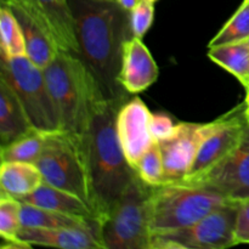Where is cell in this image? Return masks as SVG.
<instances>
[{
  "label": "cell",
  "instance_id": "cell-1",
  "mask_svg": "<svg viewBox=\"0 0 249 249\" xmlns=\"http://www.w3.org/2000/svg\"><path fill=\"white\" fill-rule=\"evenodd\" d=\"M79 56L100 82L108 100L126 99L119 83L123 46L133 36L129 11L116 0H68Z\"/></svg>",
  "mask_w": 249,
  "mask_h": 249
},
{
  "label": "cell",
  "instance_id": "cell-2",
  "mask_svg": "<svg viewBox=\"0 0 249 249\" xmlns=\"http://www.w3.org/2000/svg\"><path fill=\"white\" fill-rule=\"evenodd\" d=\"M126 99L108 100L95 114L85 134L92 202L101 221L138 178L123 152L116 128L117 113Z\"/></svg>",
  "mask_w": 249,
  "mask_h": 249
},
{
  "label": "cell",
  "instance_id": "cell-3",
  "mask_svg": "<svg viewBox=\"0 0 249 249\" xmlns=\"http://www.w3.org/2000/svg\"><path fill=\"white\" fill-rule=\"evenodd\" d=\"M44 74L61 130L85 135L95 114L108 101L92 71L79 55L58 51Z\"/></svg>",
  "mask_w": 249,
  "mask_h": 249
},
{
  "label": "cell",
  "instance_id": "cell-4",
  "mask_svg": "<svg viewBox=\"0 0 249 249\" xmlns=\"http://www.w3.org/2000/svg\"><path fill=\"white\" fill-rule=\"evenodd\" d=\"M229 203L232 201L202 185L181 181L151 186V233L187 228Z\"/></svg>",
  "mask_w": 249,
  "mask_h": 249
},
{
  "label": "cell",
  "instance_id": "cell-5",
  "mask_svg": "<svg viewBox=\"0 0 249 249\" xmlns=\"http://www.w3.org/2000/svg\"><path fill=\"white\" fill-rule=\"evenodd\" d=\"M36 165L45 184L71 192L94 208L85 135L61 129L46 133Z\"/></svg>",
  "mask_w": 249,
  "mask_h": 249
},
{
  "label": "cell",
  "instance_id": "cell-6",
  "mask_svg": "<svg viewBox=\"0 0 249 249\" xmlns=\"http://www.w3.org/2000/svg\"><path fill=\"white\" fill-rule=\"evenodd\" d=\"M151 186L136 178L100 225L104 249H150Z\"/></svg>",
  "mask_w": 249,
  "mask_h": 249
},
{
  "label": "cell",
  "instance_id": "cell-7",
  "mask_svg": "<svg viewBox=\"0 0 249 249\" xmlns=\"http://www.w3.org/2000/svg\"><path fill=\"white\" fill-rule=\"evenodd\" d=\"M0 78L16 92L32 125L36 130L44 133L60 130V118L43 68L27 56H1Z\"/></svg>",
  "mask_w": 249,
  "mask_h": 249
},
{
  "label": "cell",
  "instance_id": "cell-8",
  "mask_svg": "<svg viewBox=\"0 0 249 249\" xmlns=\"http://www.w3.org/2000/svg\"><path fill=\"white\" fill-rule=\"evenodd\" d=\"M238 204H226L187 228L151 233L150 249H223L236 246Z\"/></svg>",
  "mask_w": 249,
  "mask_h": 249
},
{
  "label": "cell",
  "instance_id": "cell-9",
  "mask_svg": "<svg viewBox=\"0 0 249 249\" xmlns=\"http://www.w3.org/2000/svg\"><path fill=\"white\" fill-rule=\"evenodd\" d=\"M221 117L204 124L178 123L169 138L157 141L164 169L163 184L180 182L187 177L202 141L219 125Z\"/></svg>",
  "mask_w": 249,
  "mask_h": 249
},
{
  "label": "cell",
  "instance_id": "cell-10",
  "mask_svg": "<svg viewBox=\"0 0 249 249\" xmlns=\"http://www.w3.org/2000/svg\"><path fill=\"white\" fill-rule=\"evenodd\" d=\"M184 182L208 187L229 201L240 203L249 199V125L235 150L203 174Z\"/></svg>",
  "mask_w": 249,
  "mask_h": 249
},
{
  "label": "cell",
  "instance_id": "cell-11",
  "mask_svg": "<svg viewBox=\"0 0 249 249\" xmlns=\"http://www.w3.org/2000/svg\"><path fill=\"white\" fill-rule=\"evenodd\" d=\"M246 109L247 105L245 102L221 116L219 125L202 141L191 169L184 180L199 177L237 147L249 125Z\"/></svg>",
  "mask_w": 249,
  "mask_h": 249
},
{
  "label": "cell",
  "instance_id": "cell-12",
  "mask_svg": "<svg viewBox=\"0 0 249 249\" xmlns=\"http://www.w3.org/2000/svg\"><path fill=\"white\" fill-rule=\"evenodd\" d=\"M14 12L26 43V56L40 68H45L60 50L48 19L27 0H1Z\"/></svg>",
  "mask_w": 249,
  "mask_h": 249
},
{
  "label": "cell",
  "instance_id": "cell-13",
  "mask_svg": "<svg viewBox=\"0 0 249 249\" xmlns=\"http://www.w3.org/2000/svg\"><path fill=\"white\" fill-rule=\"evenodd\" d=\"M151 117L152 112L138 96L130 101L126 100L117 113L116 128L119 142L134 169L155 141L151 133Z\"/></svg>",
  "mask_w": 249,
  "mask_h": 249
},
{
  "label": "cell",
  "instance_id": "cell-14",
  "mask_svg": "<svg viewBox=\"0 0 249 249\" xmlns=\"http://www.w3.org/2000/svg\"><path fill=\"white\" fill-rule=\"evenodd\" d=\"M158 66L140 38L124 43L119 83L128 94L145 91L158 79Z\"/></svg>",
  "mask_w": 249,
  "mask_h": 249
},
{
  "label": "cell",
  "instance_id": "cell-15",
  "mask_svg": "<svg viewBox=\"0 0 249 249\" xmlns=\"http://www.w3.org/2000/svg\"><path fill=\"white\" fill-rule=\"evenodd\" d=\"M18 240L28 246L63 249H104L97 231L90 229L22 228Z\"/></svg>",
  "mask_w": 249,
  "mask_h": 249
},
{
  "label": "cell",
  "instance_id": "cell-16",
  "mask_svg": "<svg viewBox=\"0 0 249 249\" xmlns=\"http://www.w3.org/2000/svg\"><path fill=\"white\" fill-rule=\"evenodd\" d=\"M16 199H18L21 203L33 204V206L40 207V208L50 209V211L67 214V215L77 216V218L96 220L100 223L99 215L94 211V208L85 201H83L80 197L65 191V190L51 186L45 182H43L32 194Z\"/></svg>",
  "mask_w": 249,
  "mask_h": 249
},
{
  "label": "cell",
  "instance_id": "cell-17",
  "mask_svg": "<svg viewBox=\"0 0 249 249\" xmlns=\"http://www.w3.org/2000/svg\"><path fill=\"white\" fill-rule=\"evenodd\" d=\"M50 23L61 51L79 55L75 24L68 0H27Z\"/></svg>",
  "mask_w": 249,
  "mask_h": 249
},
{
  "label": "cell",
  "instance_id": "cell-18",
  "mask_svg": "<svg viewBox=\"0 0 249 249\" xmlns=\"http://www.w3.org/2000/svg\"><path fill=\"white\" fill-rule=\"evenodd\" d=\"M32 125L23 105L11 87L0 78V141L7 145L32 131Z\"/></svg>",
  "mask_w": 249,
  "mask_h": 249
},
{
  "label": "cell",
  "instance_id": "cell-19",
  "mask_svg": "<svg viewBox=\"0 0 249 249\" xmlns=\"http://www.w3.org/2000/svg\"><path fill=\"white\" fill-rule=\"evenodd\" d=\"M44 182L40 170L33 163L1 162L0 186L1 194L19 198L32 194Z\"/></svg>",
  "mask_w": 249,
  "mask_h": 249
},
{
  "label": "cell",
  "instance_id": "cell-20",
  "mask_svg": "<svg viewBox=\"0 0 249 249\" xmlns=\"http://www.w3.org/2000/svg\"><path fill=\"white\" fill-rule=\"evenodd\" d=\"M22 228L34 229H90L99 232L100 223L84 218L67 215L50 209L40 208L33 204L22 203Z\"/></svg>",
  "mask_w": 249,
  "mask_h": 249
},
{
  "label": "cell",
  "instance_id": "cell-21",
  "mask_svg": "<svg viewBox=\"0 0 249 249\" xmlns=\"http://www.w3.org/2000/svg\"><path fill=\"white\" fill-rule=\"evenodd\" d=\"M208 56L213 62L235 75L247 89L249 85V40L209 48Z\"/></svg>",
  "mask_w": 249,
  "mask_h": 249
},
{
  "label": "cell",
  "instance_id": "cell-22",
  "mask_svg": "<svg viewBox=\"0 0 249 249\" xmlns=\"http://www.w3.org/2000/svg\"><path fill=\"white\" fill-rule=\"evenodd\" d=\"M22 203L18 199L1 194L0 197V235L2 247L29 248L18 240V233L22 229L21 223Z\"/></svg>",
  "mask_w": 249,
  "mask_h": 249
},
{
  "label": "cell",
  "instance_id": "cell-23",
  "mask_svg": "<svg viewBox=\"0 0 249 249\" xmlns=\"http://www.w3.org/2000/svg\"><path fill=\"white\" fill-rule=\"evenodd\" d=\"M46 133L34 130L7 145L1 146V162H24L36 164L45 143Z\"/></svg>",
  "mask_w": 249,
  "mask_h": 249
},
{
  "label": "cell",
  "instance_id": "cell-24",
  "mask_svg": "<svg viewBox=\"0 0 249 249\" xmlns=\"http://www.w3.org/2000/svg\"><path fill=\"white\" fill-rule=\"evenodd\" d=\"M0 49L4 57L26 56V43L14 12L4 2L0 7Z\"/></svg>",
  "mask_w": 249,
  "mask_h": 249
},
{
  "label": "cell",
  "instance_id": "cell-25",
  "mask_svg": "<svg viewBox=\"0 0 249 249\" xmlns=\"http://www.w3.org/2000/svg\"><path fill=\"white\" fill-rule=\"evenodd\" d=\"M249 39V0H243L237 11L221 27L209 43V48L238 43Z\"/></svg>",
  "mask_w": 249,
  "mask_h": 249
},
{
  "label": "cell",
  "instance_id": "cell-26",
  "mask_svg": "<svg viewBox=\"0 0 249 249\" xmlns=\"http://www.w3.org/2000/svg\"><path fill=\"white\" fill-rule=\"evenodd\" d=\"M138 177L148 186H160L163 184V160L160 145L153 141L145 155L140 158L135 167Z\"/></svg>",
  "mask_w": 249,
  "mask_h": 249
},
{
  "label": "cell",
  "instance_id": "cell-27",
  "mask_svg": "<svg viewBox=\"0 0 249 249\" xmlns=\"http://www.w3.org/2000/svg\"><path fill=\"white\" fill-rule=\"evenodd\" d=\"M155 2L148 0H141L131 11H129V21L133 36L142 39L151 28L155 17Z\"/></svg>",
  "mask_w": 249,
  "mask_h": 249
},
{
  "label": "cell",
  "instance_id": "cell-28",
  "mask_svg": "<svg viewBox=\"0 0 249 249\" xmlns=\"http://www.w3.org/2000/svg\"><path fill=\"white\" fill-rule=\"evenodd\" d=\"M177 124L167 113L157 112L151 117V133L156 141L164 140L174 133Z\"/></svg>",
  "mask_w": 249,
  "mask_h": 249
},
{
  "label": "cell",
  "instance_id": "cell-29",
  "mask_svg": "<svg viewBox=\"0 0 249 249\" xmlns=\"http://www.w3.org/2000/svg\"><path fill=\"white\" fill-rule=\"evenodd\" d=\"M236 243H249V199L240 202L235 228Z\"/></svg>",
  "mask_w": 249,
  "mask_h": 249
},
{
  "label": "cell",
  "instance_id": "cell-30",
  "mask_svg": "<svg viewBox=\"0 0 249 249\" xmlns=\"http://www.w3.org/2000/svg\"><path fill=\"white\" fill-rule=\"evenodd\" d=\"M116 1L118 2L124 10H126V11H131V10H133L134 7L141 1V0H116Z\"/></svg>",
  "mask_w": 249,
  "mask_h": 249
},
{
  "label": "cell",
  "instance_id": "cell-31",
  "mask_svg": "<svg viewBox=\"0 0 249 249\" xmlns=\"http://www.w3.org/2000/svg\"><path fill=\"white\" fill-rule=\"evenodd\" d=\"M246 104L249 105V89H247V96H246Z\"/></svg>",
  "mask_w": 249,
  "mask_h": 249
},
{
  "label": "cell",
  "instance_id": "cell-32",
  "mask_svg": "<svg viewBox=\"0 0 249 249\" xmlns=\"http://www.w3.org/2000/svg\"><path fill=\"white\" fill-rule=\"evenodd\" d=\"M246 105H247V104H246ZM246 113H247V118L249 121V105H247V109H246Z\"/></svg>",
  "mask_w": 249,
  "mask_h": 249
},
{
  "label": "cell",
  "instance_id": "cell-33",
  "mask_svg": "<svg viewBox=\"0 0 249 249\" xmlns=\"http://www.w3.org/2000/svg\"><path fill=\"white\" fill-rule=\"evenodd\" d=\"M148 1H153V2H155V1H157V0H148Z\"/></svg>",
  "mask_w": 249,
  "mask_h": 249
},
{
  "label": "cell",
  "instance_id": "cell-34",
  "mask_svg": "<svg viewBox=\"0 0 249 249\" xmlns=\"http://www.w3.org/2000/svg\"><path fill=\"white\" fill-rule=\"evenodd\" d=\"M247 89H249V87H248V88H247ZM247 89H246V90H247Z\"/></svg>",
  "mask_w": 249,
  "mask_h": 249
},
{
  "label": "cell",
  "instance_id": "cell-35",
  "mask_svg": "<svg viewBox=\"0 0 249 249\" xmlns=\"http://www.w3.org/2000/svg\"><path fill=\"white\" fill-rule=\"evenodd\" d=\"M248 40H249V39H248ZM248 87H249V85H248Z\"/></svg>",
  "mask_w": 249,
  "mask_h": 249
}]
</instances>
